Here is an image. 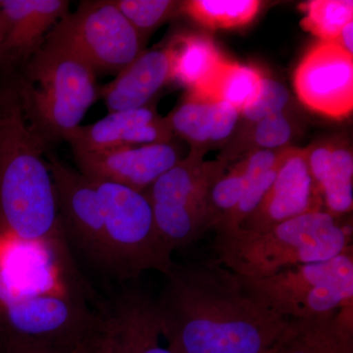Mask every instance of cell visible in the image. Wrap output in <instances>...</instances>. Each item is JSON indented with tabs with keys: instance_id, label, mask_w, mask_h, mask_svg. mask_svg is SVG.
<instances>
[{
	"instance_id": "52a82bcc",
	"label": "cell",
	"mask_w": 353,
	"mask_h": 353,
	"mask_svg": "<svg viewBox=\"0 0 353 353\" xmlns=\"http://www.w3.org/2000/svg\"><path fill=\"white\" fill-rule=\"evenodd\" d=\"M225 171L223 163H202L199 153L180 160L145 194L158 231L172 252L190 245L211 229L209 194Z\"/></svg>"
},
{
	"instance_id": "5b68a950",
	"label": "cell",
	"mask_w": 353,
	"mask_h": 353,
	"mask_svg": "<svg viewBox=\"0 0 353 353\" xmlns=\"http://www.w3.org/2000/svg\"><path fill=\"white\" fill-rule=\"evenodd\" d=\"M90 180L101 201L105 231V262L126 277L148 270L168 276L172 252L158 231L150 199L119 183Z\"/></svg>"
},
{
	"instance_id": "e0dca14e",
	"label": "cell",
	"mask_w": 353,
	"mask_h": 353,
	"mask_svg": "<svg viewBox=\"0 0 353 353\" xmlns=\"http://www.w3.org/2000/svg\"><path fill=\"white\" fill-rule=\"evenodd\" d=\"M270 353H353V304L289 319Z\"/></svg>"
},
{
	"instance_id": "4dcf8cb0",
	"label": "cell",
	"mask_w": 353,
	"mask_h": 353,
	"mask_svg": "<svg viewBox=\"0 0 353 353\" xmlns=\"http://www.w3.org/2000/svg\"><path fill=\"white\" fill-rule=\"evenodd\" d=\"M1 115H2V109H0V118H1Z\"/></svg>"
},
{
	"instance_id": "ac0fdd59",
	"label": "cell",
	"mask_w": 353,
	"mask_h": 353,
	"mask_svg": "<svg viewBox=\"0 0 353 353\" xmlns=\"http://www.w3.org/2000/svg\"><path fill=\"white\" fill-rule=\"evenodd\" d=\"M304 150L323 211L336 218L350 214L353 208V155L350 145L326 141Z\"/></svg>"
},
{
	"instance_id": "30bf717a",
	"label": "cell",
	"mask_w": 353,
	"mask_h": 353,
	"mask_svg": "<svg viewBox=\"0 0 353 353\" xmlns=\"http://www.w3.org/2000/svg\"><path fill=\"white\" fill-rule=\"evenodd\" d=\"M161 338L155 301L131 290L109 312L97 318L82 345L90 353H174L167 343L162 345Z\"/></svg>"
},
{
	"instance_id": "5bb4252c",
	"label": "cell",
	"mask_w": 353,
	"mask_h": 353,
	"mask_svg": "<svg viewBox=\"0 0 353 353\" xmlns=\"http://www.w3.org/2000/svg\"><path fill=\"white\" fill-rule=\"evenodd\" d=\"M167 118L158 115L150 104L118 111L70 132L64 141L73 152H101L113 148L170 143L173 137Z\"/></svg>"
},
{
	"instance_id": "7a4b0ae2",
	"label": "cell",
	"mask_w": 353,
	"mask_h": 353,
	"mask_svg": "<svg viewBox=\"0 0 353 353\" xmlns=\"http://www.w3.org/2000/svg\"><path fill=\"white\" fill-rule=\"evenodd\" d=\"M48 145L30 129L17 97L0 118V225L26 241H59L61 219L43 154Z\"/></svg>"
},
{
	"instance_id": "f546056e",
	"label": "cell",
	"mask_w": 353,
	"mask_h": 353,
	"mask_svg": "<svg viewBox=\"0 0 353 353\" xmlns=\"http://www.w3.org/2000/svg\"><path fill=\"white\" fill-rule=\"evenodd\" d=\"M1 39H2V20H1V15H0V44H1Z\"/></svg>"
},
{
	"instance_id": "9a60e30c",
	"label": "cell",
	"mask_w": 353,
	"mask_h": 353,
	"mask_svg": "<svg viewBox=\"0 0 353 353\" xmlns=\"http://www.w3.org/2000/svg\"><path fill=\"white\" fill-rule=\"evenodd\" d=\"M66 0L0 1L2 39L0 65L27 63L41 48L48 32L69 13Z\"/></svg>"
},
{
	"instance_id": "2e32d148",
	"label": "cell",
	"mask_w": 353,
	"mask_h": 353,
	"mask_svg": "<svg viewBox=\"0 0 353 353\" xmlns=\"http://www.w3.org/2000/svg\"><path fill=\"white\" fill-rule=\"evenodd\" d=\"M171 81L168 48L143 51L117 77L99 88L109 113L145 108Z\"/></svg>"
},
{
	"instance_id": "7c38bea8",
	"label": "cell",
	"mask_w": 353,
	"mask_h": 353,
	"mask_svg": "<svg viewBox=\"0 0 353 353\" xmlns=\"http://www.w3.org/2000/svg\"><path fill=\"white\" fill-rule=\"evenodd\" d=\"M73 152L81 173L88 178L119 183L141 192L181 160L171 143Z\"/></svg>"
},
{
	"instance_id": "d6986e66",
	"label": "cell",
	"mask_w": 353,
	"mask_h": 353,
	"mask_svg": "<svg viewBox=\"0 0 353 353\" xmlns=\"http://www.w3.org/2000/svg\"><path fill=\"white\" fill-rule=\"evenodd\" d=\"M240 119V111L226 102L190 92L167 117L172 131L187 139L197 150L224 143L232 136Z\"/></svg>"
},
{
	"instance_id": "9c48e42d",
	"label": "cell",
	"mask_w": 353,
	"mask_h": 353,
	"mask_svg": "<svg viewBox=\"0 0 353 353\" xmlns=\"http://www.w3.org/2000/svg\"><path fill=\"white\" fill-rule=\"evenodd\" d=\"M297 97L316 113L343 119L353 109V57L334 41L309 48L294 75Z\"/></svg>"
},
{
	"instance_id": "7402d4cb",
	"label": "cell",
	"mask_w": 353,
	"mask_h": 353,
	"mask_svg": "<svg viewBox=\"0 0 353 353\" xmlns=\"http://www.w3.org/2000/svg\"><path fill=\"white\" fill-rule=\"evenodd\" d=\"M261 8L257 0H192L181 4L180 10L204 27L225 30L250 24Z\"/></svg>"
},
{
	"instance_id": "8992f818",
	"label": "cell",
	"mask_w": 353,
	"mask_h": 353,
	"mask_svg": "<svg viewBox=\"0 0 353 353\" xmlns=\"http://www.w3.org/2000/svg\"><path fill=\"white\" fill-rule=\"evenodd\" d=\"M240 278L246 290L285 319L312 317L353 304V250L268 277Z\"/></svg>"
},
{
	"instance_id": "83f0119b",
	"label": "cell",
	"mask_w": 353,
	"mask_h": 353,
	"mask_svg": "<svg viewBox=\"0 0 353 353\" xmlns=\"http://www.w3.org/2000/svg\"><path fill=\"white\" fill-rule=\"evenodd\" d=\"M0 353H65L48 348L30 347V345H4L0 347Z\"/></svg>"
},
{
	"instance_id": "3957f363",
	"label": "cell",
	"mask_w": 353,
	"mask_h": 353,
	"mask_svg": "<svg viewBox=\"0 0 353 353\" xmlns=\"http://www.w3.org/2000/svg\"><path fill=\"white\" fill-rule=\"evenodd\" d=\"M352 248V226L325 211L285 221L260 233L216 236L218 262L241 277L261 278L315 262Z\"/></svg>"
},
{
	"instance_id": "4fadbf2b",
	"label": "cell",
	"mask_w": 353,
	"mask_h": 353,
	"mask_svg": "<svg viewBox=\"0 0 353 353\" xmlns=\"http://www.w3.org/2000/svg\"><path fill=\"white\" fill-rule=\"evenodd\" d=\"M46 164L54 183L60 219L83 248L105 262L103 215L94 182L57 157H48Z\"/></svg>"
},
{
	"instance_id": "4316f807",
	"label": "cell",
	"mask_w": 353,
	"mask_h": 353,
	"mask_svg": "<svg viewBox=\"0 0 353 353\" xmlns=\"http://www.w3.org/2000/svg\"><path fill=\"white\" fill-rule=\"evenodd\" d=\"M352 36L353 21H350V23H347V24L343 28L338 38L334 41V43H338L341 48H343V50L347 51V52L352 55H353Z\"/></svg>"
},
{
	"instance_id": "6da1fadb",
	"label": "cell",
	"mask_w": 353,
	"mask_h": 353,
	"mask_svg": "<svg viewBox=\"0 0 353 353\" xmlns=\"http://www.w3.org/2000/svg\"><path fill=\"white\" fill-rule=\"evenodd\" d=\"M157 304L174 353H270L289 319L219 262L174 265Z\"/></svg>"
},
{
	"instance_id": "f1b7e54d",
	"label": "cell",
	"mask_w": 353,
	"mask_h": 353,
	"mask_svg": "<svg viewBox=\"0 0 353 353\" xmlns=\"http://www.w3.org/2000/svg\"><path fill=\"white\" fill-rule=\"evenodd\" d=\"M65 353H90L88 352L87 347H83V345H78V347L73 348V350H69V352Z\"/></svg>"
},
{
	"instance_id": "ba28073f",
	"label": "cell",
	"mask_w": 353,
	"mask_h": 353,
	"mask_svg": "<svg viewBox=\"0 0 353 353\" xmlns=\"http://www.w3.org/2000/svg\"><path fill=\"white\" fill-rule=\"evenodd\" d=\"M46 37L75 51L95 74H118L143 52V39L113 0L83 1Z\"/></svg>"
},
{
	"instance_id": "ffe728a7",
	"label": "cell",
	"mask_w": 353,
	"mask_h": 353,
	"mask_svg": "<svg viewBox=\"0 0 353 353\" xmlns=\"http://www.w3.org/2000/svg\"><path fill=\"white\" fill-rule=\"evenodd\" d=\"M171 60V81L201 90L226 59L210 39L201 34H178L167 44Z\"/></svg>"
},
{
	"instance_id": "44dd1931",
	"label": "cell",
	"mask_w": 353,
	"mask_h": 353,
	"mask_svg": "<svg viewBox=\"0 0 353 353\" xmlns=\"http://www.w3.org/2000/svg\"><path fill=\"white\" fill-rule=\"evenodd\" d=\"M263 77L256 67L225 59L201 90L189 92L212 101L226 102L241 113L259 97Z\"/></svg>"
},
{
	"instance_id": "cb8c5ba5",
	"label": "cell",
	"mask_w": 353,
	"mask_h": 353,
	"mask_svg": "<svg viewBox=\"0 0 353 353\" xmlns=\"http://www.w3.org/2000/svg\"><path fill=\"white\" fill-rule=\"evenodd\" d=\"M113 2L143 41V37L168 20L181 7L180 2L171 0H113Z\"/></svg>"
},
{
	"instance_id": "8fae6325",
	"label": "cell",
	"mask_w": 353,
	"mask_h": 353,
	"mask_svg": "<svg viewBox=\"0 0 353 353\" xmlns=\"http://www.w3.org/2000/svg\"><path fill=\"white\" fill-rule=\"evenodd\" d=\"M316 211H323L322 199L309 170L305 150L289 148L270 189L238 231L260 233Z\"/></svg>"
},
{
	"instance_id": "d4e9b609",
	"label": "cell",
	"mask_w": 353,
	"mask_h": 353,
	"mask_svg": "<svg viewBox=\"0 0 353 353\" xmlns=\"http://www.w3.org/2000/svg\"><path fill=\"white\" fill-rule=\"evenodd\" d=\"M248 143L252 150H279L290 148L296 125L287 112L274 114L248 126Z\"/></svg>"
},
{
	"instance_id": "484cf974",
	"label": "cell",
	"mask_w": 353,
	"mask_h": 353,
	"mask_svg": "<svg viewBox=\"0 0 353 353\" xmlns=\"http://www.w3.org/2000/svg\"><path fill=\"white\" fill-rule=\"evenodd\" d=\"M290 99L289 90L282 83L264 75L259 97L241 113V118L250 126L268 116L285 112Z\"/></svg>"
},
{
	"instance_id": "277c9868",
	"label": "cell",
	"mask_w": 353,
	"mask_h": 353,
	"mask_svg": "<svg viewBox=\"0 0 353 353\" xmlns=\"http://www.w3.org/2000/svg\"><path fill=\"white\" fill-rule=\"evenodd\" d=\"M99 97L94 69L68 46L46 37L25 64L17 99L30 129L48 145L80 126Z\"/></svg>"
},
{
	"instance_id": "603a6c76",
	"label": "cell",
	"mask_w": 353,
	"mask_h": 353,
	"mask_svg": "<svg viewBox=\"0 0 353 353\" xmlns=\"http://www.w3.org/2000/svg\"><path fill=\"white\" fill-rule=\"evenodd\" d=\"M301 26L321 41H334L343 28L353 21L352 0H313L301 6Z\"/></svg>"
}]
</instances>
